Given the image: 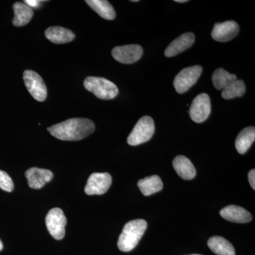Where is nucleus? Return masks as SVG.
Instances as JSON below:
<instances>
[{"label": "nucleus", "mask_w": 255, "mask_h": 255, "mask_svg": "<svg viewBox=\"0 0 255 255\" xmlns=\"http://www.w3.org/2000/svg\"><path fill=\"white\" fill-rule=\"evenodd\" d=\"M95 129L92 121L88 119H70L48 128L53 136L61 140L76 141L91 135Z\"/></svg>", "instance_id": "obj_1"}, {"label": "nucleus", "mask_w": 255, "mask_h": 255, "mask_svg": "<svg viewBox=\"0 0 255 255\" xmlns=\"http://www.w3.org/2000/svg\"><path fill=\"white\" fill-rule=\"evenodd\" d=\"M147 227V223L143 219L133 220L128 222L119 236L117 244L119 249L126 253L133 250L143 236Z\"/></svg>", "instance_id": "obj_2"}, {"label": "nucleus", "mask_w": 255, "mask_h": 255, "mask_svg": "<svg viewBox=\"0 0 255 255\" xmlns=\"http://www.w3.org/2000/svg\"><path fill=\"white\" fill-rule=\"evenodd\" d=\"M84 86L100 100H112L119 94L118 87L114 82L100 77H87L84 81Z\"/></svg>", "instance_id": "obj_3"}, {"label": "nucleus", "mask_w": 255, "mask_h": 255, "mask_svg": "<svg viewBox=\"0 0 255 255\" xmlns=\"http://www.w3.org/2000/svg\"><path fill=\"white\" fill-rule=\"evenodd\" d=\"M153 119L148 116L142 117L135 124L127 138L128 145L136 146L148 141L155 132Z\"/></svg>", "instance_id": "obj_4"}, {"label": "nucleus", "mask_w": 255, "mask_h": 255, "mask_svg": "<svg viewBox=\"0 0 255 255\" xmlns=\"http://www.w3.org/2000/svg\"><path fill=\"white\" fill-rule=\"evenodd\" d=\"M202 70V67L200 65H194L183 69L174 80L173 84L176 91L179 94L187 92L200 78Z\"/></svg>", "instance_id": "obj_5"}, {"label": "nucleus", "mask_w": 255, "mask_h": 255, "mask_svg": "<svg viewBox=\"0 0 255 255\" xmlns=\"http://www.w3.org/2000/svg\"><path fill=\"white\" fill-rule=\"evenodd\" d=\"M46 227L50 236L55 240H62L65 234L67 219L59 208L50 210L46 218Z\"/></svg>", "instance_id": "obj_6"}, {"label": "nucleus", "mask_w": 255, "mask_h": 255, "mask_svg": "<svg viewBox=\"0 0 255 255\" xmlns=\"http://www.w3.org/2000/svg\"><path fill=\"white\" fill-rule=\"evenodd\" d=\"M23 81L33 99L38 102H43L47 97V87L41 77L33 70L23 72Z\"/></svg>", "instance_id": "obj_7"}, {"label": "nucleus", "mask_w": 255, "mask_h": 255, "mask_svg": "<svg viewBox=\"0 0 255 255\" xmlns=\"http://www.w3.org/2000/svg\"><path fill=\"white\" fill-rule=\"evenodd\" d=\"M211 105L209 96L206 93H201L196 96L189 110L191 119L196 123H203L209 118L211 114Z\"/></svg>", "instance_id": "obj_8"}, {"label": "nucleus", "mask_w": 255, "mask_h": 255, "mask_svg": "<svg viewBox=\"0 0 255 255\" xmlns=\"http://www.w3.org/2000/svg\"><path fill=\"white\" fill-rule=\"evenodd\" d=\"M112 183V178L110 174L95 172L89 177L85 188V194L90 196L102 195L108 191Z\"/></svg>", "instance_id": "obj_9"}, {"label": "nucleus", "mask_w": 255, "mask_h": 255, "mask_svg": "<svg viewBox=\"0 0 255 255\" xmlns=\"http://www.w3.org/2000/svg\"><path fill=\"white\" fill-rule=\"evenodd\" d=\"M143 50L136 44L126 45L113 48L112 54L114 59L121 63L132 64L141 58Z\"/></svg>", "instance_id": "obj_10"}, {"label": "nucleus", "mask_w": 255, "mask_h": 255, "mask_svg": "<svg viewBox=\"0 0 255 255\" xmlns=\"http://www.w3.org/2000/svg\"><path fill=\"white\" fill-rule=\"evenodd\" d=\"M239 31V25L236 21H226L223 23H216L211 31V37L216 41L227 42L237 36Z\"/></svg>", "instance_id": "obj_11"}, {"label": "nucleus", "mask_w": 255, "mask_h": 255, "mask_svg": "<svg viewBox=\"0 0 255 255\" xmlns=\"http://www.w3.org/2000/svg\"><path fill=\"white\" fill-rule=\"evenodd\" d=\"M28 186L33 189H40L53 179V174L48 169L31 167L25 173Z\"/></svg>", "instance_id": "obj_12"}, {"label": "nucleus", "mask_w": 255, "mask_h": 255, "mask_svg": "<svg viewBox=\"0 0 255 255\" xmlns=\"http://www.w3.org/2000/svg\"><path fill=\"white\" fill-rule=\"evenodd\" d=\"M195 41V36L191 32L184 33L174 40L166 48L164 55L166 57L176 56L190 48Z\"/></svg>", "instance_id": "obj_13"}, {"label": "nucleus", "mask_w": 255, "mask_h": 255, "mask_svg": "<svg viewBox=\"0 0 255 255\" xmlns=\"http://www.w3.org/2000/svg\"><path fill=\"white\" fill-rule=\"evenodd\" d=\"M223 219L230 222L246 223L251 222L253 216L244 208L236 205H230L223 208L220 211Z\"/></svg>", "instance_id": "obj_14"}, {"label": "nucleus", "mask_w": 255, "mask_h": 255, "mask_svg": "<svg viewBox=\"0 0 255 255\" xmlns=\"http://www.w3.org/2000/svg\"><path fill=\"white\" fill-rule=\"evenodd\" d=\"M172 165L178 175L185 180H191L196 175V170L190 159L184 155H178L174 159Z\"/></svg>", "instance_id": "obj_15"}, {"label": "nucleus", "mask_w": 255, "mask_h": 255, "mask_svg": "<svg viewBox=\"0 0 255 255\" xmlns=\"http://www.w3.org/2000/svg\"><path fill=\"white\" fill-rule=\"evenodd\" d=\"M47 39L55 44H63L73 41L75 38V33L68 28L60 26H51L45 31Z\"/></svg>", "instance_id": "obj_16"}, {"label": "nucleus", "mask_w": 255, "mask_h": 255, "mask_svg": "<svg viewBox=\"0 0 255 255\" xmlns=\"http://www.w3.org/2000/svg\"><path fill=\"white\" fill-rule=\"evenodd\" d=\"M211 251L217 255H236V251L233 245L221 236H214L208 241Z\"/></svg>", "instance_id": "obj_17"}, {"label": "nucleus", "mask_w": 255, "mask_h": 255, "mask_svg": "<svg viewBox=\"0 0 255 255\" xmlns=\"http://www.w3.org/2000/svg\"><path fill=\"white\" fill-rule=\"evenodd\" d=\"M255 140V128L253 127H247L243 129L236 140V147L241 155L249 150Z\"/></svg>", "instance_id": "obj_18"}, {"label": "nucleus", "mask_w": 255, "mask_h": 255, "mask_svg": "<svg viewBox=\"0 0 255 255\" xmlns=\"http://www.w3.org/2000/svg\"><path fill=\"white\" fill-rule=\"evenodd\" d=\"M14 17L12 23L15 26H23L31 21L33 11L31 8L24 3L16 2L13 5Z\"/></svg>", "instance_id": "obj_19"}, {"label": "nucleus", "mask_w": 255, "mask_h": 255, "mask_svg": "<svg viewBox=\"0 0 255 255\" xmlns=\"http://www.w3.org/2000/svg\"><path fill=\"white\" fill-rule=\"evenodd\" d=\"M137 187L144 196H147L162 190L163 184L159 176L152 175L139 180Z\"/></svg>", "instance_id": "obj_20"}, {"label": "nucleus", "mask_w": 255, "mask_h": 255, "mask_svg": "<svg viewBox=\"0 0 255 255\" xmlns=\"http://www.w3.org/2000/svg\"><path fill=\"white\" fill-rule=\"evenodd\" d=\"M85 2L102 18L107 20L115 18V10L107 0H87Z\"/></svg>", "instance_id": "obj_21"}, {"label": "nucleus", "mask_w": 255, "mask_h": 255, "mask_svg": "<svg viewBox=\"0 0 255 255\" xmlns=\"http://www.w3.org/2000/svg\"><path fill=\"white\" fill-rule=\"evenodd\" d=\"M236 80L238 79L236 75L229 73L223 68L215 70L212 75L213 85L217 90H223Z\"/></svg>", "instance_id": "obj_22"}, {"label": "nucleus", "mask_w": 255, "mask_h": 255, "mask_svg": "<svg viewBox=\"0 0 255 255\" xmlns=\"http://www.w3.org/2000/svg\"><path fill=\"white\" fill-rule=\"evenodd\" d=\"M246 91L245 82L241 80H236L231 82L222 91V97L225 100H231L236 97H241L244 95Z\"/></svg>", "instance_id": "obj_23"}, {"label": "nucleus", "mask_w": 255, "mask_h": 255, "mask_svg": "<svg viewBox=\"0 0 255 255\" xmlns=\"http://www.w3.org/2000/svg\"><path fill=\"white\" fill-rule=\"evenodd\" d=\"M14 183L9 174L0 170V189L7 192H11L14 189Z\"/></svg>", "instance_id": "obj_24"}, {"label": "nucleus", "mask_w": 255, "mask_h": 255, "mask_svg": "<svg viewBox=\"0 0 255 255\" xmlns=\"http://www.w3.org/2000/svg\"><path fill=\"white\" fill-rule=\"evenodd\" d=\"M42 2L43 1H38V0H26L24 1V4L28 5L31 9H33V8L37 9V8L40 7Z\"/></svg>", "instance_id": "obj_25"}, {"label": "nucleus", "mask_w": 255, "mask_h": 255, "mask_svg": "<svg viewBox=\"0 0 255 255\" xmlns=\"http://www.w3.org/2000/svg\"><path fill=\"white\" fill-rule=\"evenodd\" d=\"M248 179H249V182L252 188L255 189V170L254 169L250 171L249 174H248Z\"/></svg>", "instance_id": "obj_26"}, {"label": "nucleus", "mask_w": 255, "mask_h": 255, "mask_svg": "<svg viewBox=\"0 0 255 255\" xmlns=\"http://www.w3.org/2000/svg\"><path fill=\"white\" fill-rule=\"evenodd\" d=\"M176 2L178 3H185L187 2V0H175Z\"/></svg>", "instance_id": "obj_27"}, {"label": "nucleus", "mask_w": 255, "mask_h": 255, "mask_svg": "<svg viewBox=\"0 0 255 255\" xmlns=\"http://www.w3.org/2000/svg\"><path fill=\"white\" fill-rule=\"evenodd\" d=\"M2 249H3L2 242H1V240H0V251H2Z\"/></svg>", "instance_id": "obj_28"}, {"label": "nucleus", "mask_w": 255, "mask_h": 255, "mask_svg": "<svg viewBox=\"0 0 255 255\" xmlns=\"http://www.w3.org/2000/svg\"><path fill=\"white\" fill-rule=\"evenodd\" d=\"M131 1H133V2H137V1H139L138 0H132Z\"/></svg>", "instance_id": "obj_29"}, {"label": "nucleus", "mask_w": 255, "mask_h": 255, "mask_svg": "<svg viewBox=\"0 0 255 255\" xmlns=\"http://www.w3.org/2000/svg\"></svg>", "instance_id": "obj_30"}]
</instances>
